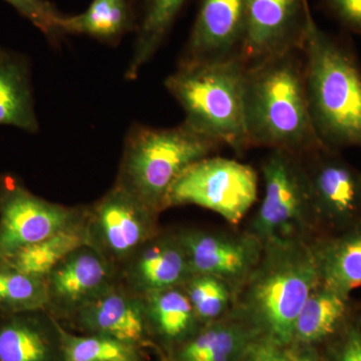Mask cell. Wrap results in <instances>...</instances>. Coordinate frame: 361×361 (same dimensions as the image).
Wrapping results in <instances>:
<instances>
[{"mask_svg": "<svg viewBox=\"0 0 361 361\" xmlns=\"http://www.w3.org/2000/svg\"><path fill=\"white\" fill-rule=\"evenodd\" d=\"M316 134L327 148H361V70L344 40L311 18L302 47Z\"/></svg>", "mask_w": 361, "mask_h": 361, "instance_id": "cell-2", "label": "cell"}, {"mask_svg": "<svg viewBox=\"0 0 361 361\" xmlns=\"http://www.w3.org/2000/svg\"><path fill=\"white\" fill-rule=\"evenodd\" d=\"M16 9L49 40L61 37V20L65 14L49 0H1Z\"/></svg>", "mask_w": 361, "mask_h": 361, "instance_id": "cell-29", "label": "cell"}, {"mask_svg": "<svg viewBox=\"0 0 361 361\" xmlns=\"http://www.w3.org/2000/svg\"><path fill=\"white\" fill-rule=\"evenodd\" d=\"M63 361H140L137 348L102 334L75 336L58 323Z\"/></svg>", "mask_w": 361, "mask_h": 361, "instance_id": "cell-26", "label": "cell"}, {"mask_svg": "<svg viewBox=\"0 0 361 361\" xmlns=\"http://www.w3.org/2000/svg\"><path fill=\"white\" fill-rule=\"evenodd\" d=\"M269 253L254 271L245 307L280 345L294 339V329L304 303L322 282L316 252L298 242L268 245Z\"/></svg>", "mask_w": 361, "mask_h": 361, "instance_id": "cell-5", "label": "cell"}, {"mask_svg": "<svg viewBox=\"0 0 361 361\" xmlns=\"http://www.w3.org/2000/svg\"><path fill=\"white\" fill-rule=\"evenodd\" d=\"M158 213L115 184L87 210L90 246L120 271L121 266L140 247L158 234Z\"/></svg>", "mask_w": 361, "mask_h": 361, "instance_id": "cell-8", "label": "cell"}, {"mask_svg": "<svg viewBox=\"0 0 361 361\" xmlns=\"http://www.w3.org/2000/svg\"><path fill=\"white\" fill-rule=\"evenodd\" d=\"M178 238L186 251L193 275L235 279L250 272L258 262L255 241L194 230L178 234Z\"/></svg>", "mask_w": 361, "mask_h": 361, "instance_id": "cell-16", "label": "cell"}, {"mask_svg": "<svg viewBox=\"0 0 361 361\" xmlns=\"http://www.w3.org/2000/svg\"><path fill=\"white\" fill-rule=\"evenodd\" d=\"M0 361H63L54 316L47 310L0 311Z\"/></svg>", "mask_w": 361, "mask_h": 361, "instance_id": "cell-17", "label": "cell"}, {"mask_svg": "<svg viewBox=\"0 0 361 361\" xmlns=\"http://www.w3.org/2000/svg\"><path fill=\"white\" fill-rule=\"evenodd\" d=\"M286 355L288 361H317L312 355L297 353V351H286Z\"/></svg>", "mask_w": 361, "mask_h": 361, "instance_id": "cell-33", "label": "cell"}, {"mask_svg": "<svg viewBox=\"0 0 361 361\" xmlns=\"http://www.w3.org/2000/svg\"><path fill=\"white\" fill-rule=\"evenodd\" d=\"M87 209L52 203L13 175H0V259L84 219Z\"/></svg>", "mask_w": 361, "mask_h": 361, "instance_id": "cell-9", "label": "cell"}, {"mask_svg": "<svg viewBox=\"0 0 361 361\" xmlns=\"http://www.w3.org/2000/svg\"><path fill=\"white\" fill-rule=\"evenodd\" d=\"M85 219L87 215L80 222L0 259V263L30 276L45 279L71 252L90 245Z\"/></svg>", "mask_w": 361, "mask_h": 361, "instance_id": "cell-21", "label": "cell"}, {"mask_svg": "<svg viewBox=\"0 0 361 361\" xmlns=\"http://www.w3.org/2000/svg\"><path fill=\"white\" fill-rule=\"evenodd\" d=\"M327 13L349 32L361 35V0H322Z\"/></svg>", "mask_w": 361, "mask_h": 361, "instance_id": "cell-30", "label": "cell"}, {"mask_svg": "<svg viewBox=\"0 0 361 361\" xmlns=\"http://www.w3.org/2000/svg\"><path fill=\"white\" fill-rule=\"evenodd\" d=\"M337 361H361L360 327H349L339 348Z\"/></svg>", "mask_w": 361, "mask_h": 361, "instance_id": "cell-32", "label": "cell"}, {"mask_svg": "<svg viewBox=\"0 0 361 361\" xmlns=\"http://www.w3.org/2000/svg\"><path fill=\"white\" fill-rule=\"evenodd\" d=\"M237 361H288L286 351L280 344L267 338L265 341H253L247 346Z\"/></svg>", "mask_w": 361, "mask_h": 361, "instance_id": "cell-31", "label": "cell"}, {"mask_svg": "<svg viewBox=\"0 0 361 361\" xmlns=\"http://www.w3.org/2000/svg\"><path fill=\"white\" fill-rule=\"evenodd\" d=\"M45 279L30 276L0 263V311L16 313L47 310Z\"/></svg>", "mask_w": 361, "mask_h": 361, "instance_id": "cell-27", "label": "cell"}, {"mask_svg": "<svg viewBox=\"0 0 361 361\" xmlns=\"http://www.w3.org/2000/svg\"><path fill=\"white\" fill-rule=\"evenodd\" d=\"M315 252L324 286L346 296L361 287V220Z\"/></svg>", "mask_w": 361, "mask_h": 361, "instance_id": "cell-22", "label": "cell"}, {"mask_svg": "<svg viewBox=\"0 0 361 361\" xmlns=\"http://www.w3.org/2000/svg\"><path fill=\"white\" fill-rule=\"evenodd\" d=\"M149 331L169 343L185 342L200 322L182 286L152 292L142 297Z\"/></svg>", "mask_w": 361, "mask_h": 361, "instance_id": "cell-23", "label": "cell"}, {"mask_svg": "<svg viewBox=\"0 0 361 361\" xmlns=\"http://www.w3.org/2000/svg\"><path fill=\"white\" fill-rule=\"evenodd\" d=\"M253 341L238 323L209 322L183 342L176 361H237Z\"/></svg>", "mask_w": 361, "mask_h": 361, "instance_id": "cell-24", "label": "cell"}, {"mask_svg": "<svg viewBox=\"0 0 361 361\" xmlns=\"http://www.w3.org/2000/svg\"><path fill=\"white\" fill-rule=\"evenodd\" d=\"M258 195V176L251 166L231 159L206 157L188 167L171 187L165 209L196 205L239 224Z\"/></svg>", "mask_w": 361, "mask_h": 361, "instance_id": "cell-7", "label": "cell"}, {"mask_svg": "<svg viewBox=\"0 0 361 361\" xmlns=\"http://www.w3.org/2000/svg\"><path fill=\"white\" fill-rule=\"evenodd\" d=\"M0 126L30 134L39 130L30 61L6 47H0Z\"/></svg>", "mask_w": 361, "mask_h": 361, "instance_id": "cell-18", "label": "cell"}, {"mask_svg": "<svg viewBox=\"0 0 361 361\" xmlns=\"http://www.w3.org/2000/svg\"><path fill=\"white\" fill-rule=\"evenodd\" d=\"M120 274L123 286L141 297L182 286L193 275L178 235L159 233L121 266Z\"/></svg>", "mask_w": 361, "mask_h": 361, "instance_id": "cell-14", "label": "cell"}, {"mask_svg": "<svg viewBox=\"0 0 361 361\" xmlns=\"http://www.w3.org/2000/svg\"><path fill=\"white\" fill-rule=\"evenodd\" d=\"M120 271L94 247L71 252L45 278L51 315L73 316L120 281Z\"/></svg>", "mask_w": 361, "mask_h": 361, "instance_id": "cell-12", "label": "cell"}, {"mask_svg": "<svg viewBox=\"0 0 361 361\" xmlns=\"http://www.w3.org/2000/svg\"><path fill=\"white\" fill-rule=\"evenodd\" d=\"M348 310V296L320 285L308 297L299 313L294 339L312 343L326 338L341 326Z\"/></svg>", "mask_w": 361, "mask_h": 361, "instance_id": "cell-25", "label": "cell"}, {"mask_svg": "<svg viewBox=\"0 0 361 361\" xmlns=\"http://www.w3.org/2000/svg\"><path fill=\"white\" fill-rule=\"evenodd\" d=\"M200 322H212L224 312L230 294L224 280L210 275H192L182 285Z\"/></svg>", "mask_w": 361, "mask_h": 361, "instance_id": "cell-28", "label": "cell"}, {"mask_svg": "<svg viewBox=\"0 0 361 361\" xmlns=\"http://www.w3.org/2000/svg\"><path fill=\"white\" fill-rule=\"evenodd\" d=\"M244 110L249 148L303 156L324 146L311 116L302 51L247 66Z\"/></svg>", "mask_w": 361, "mask_h": 361, "instance_id": "cell-1", "label": "cell"}, {"mask_svg": "<svg viewBox=\"0 0 361 361\" xmlns=\"http://www.w3.org/2000/svg\"><path fill=\"white\" fill-rule=\"evenodd\" d=\"M135 28L137 11L133 0H92L84 13L63 16L61 20L63 35H87L110 45L118 44Z\"/></svg>", "mask_w": 361, "mask_h": 361, "instance_id": "cell-20", "label": "cell"}, {"mask_svg": "<svg viewBox=\"0 0 361 361\" xmlns=\"http://www.w3.org/2000/svg\"><path fill=\"white\" fill-rule=\"evenodd\" d=\"M189 0H139L137 28L132 58L126 71L127 80H135L154 58L172 30Z\"/></svg>", "mask_w": 361, "mask_h": 361, "instance_id": "cell-19", "label": "cell"}, {"mask_svg": "<svg viewBox=\"0 0 361 361\" xmlns=\"http://www.w3.org/2000/svg\"><path fill=\"white\" fill-rule=\"evenodd\" d=\"M312 18L307 0H247L240 59L247 68L280 54L302 51Z\"/></svg>", "mask_w": 361, "mask_h": 361, "instance_id": "cell-10", "label": "cell"}, {"mask_svg": "<svg viewBox=\"0 0 361 361\" xmlns=\"http://www.w3.org/2000/svg\"><path fill=\"white\" fill-rule=\"evenodd\" d=\"M360 329H361V322H360Z\"/></svg>", "mask_w": 361, "mask_h": 361, "instance_id": "cell-34", "label": "cell"}, {"mask_svg": "<svg viewBox=\"0 0 361 361\" xmlns=\"http://www.w3.org/2000/svg\"><path fill=\"white\" fill-rule=\"evenodd\" d=\"M220 147L184 123L170 129L135 123L126 137L116 184L160 212L177 178Z\"/></svg>", "mask_w": 361, "mask_h": 361, "instance_id": "cell-4", "label": "cell"}, {"mask_svg": "<svg viewBox=\"0 0 361 361\" xmlns=\"http://www.w3.org/2000/svg\"><path fill=\"white\" fill-rule=\"evenodd\" d=\"M247 0H201L179 65L240 59Z\"/></svg>", "mask_w": 361, "mask_h": 361, "instance_id": "cell-13", "label": "cell"}, {"mask_svg": "<svg viewBox=\"0 0 361 361\" xmlns=\"http://www.w3.org/2000/svg\"><path fill=\"white\" fill-rule=\"evenodd\" d=\"M246 66L240 59L179 65L165 85L185 113V125L242 153L249 149L244 110Z\"/></svg>", "mask_w": 361, "mask_h": 361, "instance_id": "cell-3", "label": "cell"}, {"mask_svg": "<svg viewBox=\"0 0 361 361\" xmlns=\"http://www.w3.org/2000/svg\"><path fill=\"white\" fill-rule=\"evenodd\" d=\"M262 173L264 197L254 220L257 237L267 245L298 242L304 225L316 219L302 158L283 149H271Z\"/></svg>", "mask_w": 361, "mask_h": 361, "instance_id": "cell-6", "label": "cell"}, {"mask_svg": "<svg viewBox=\"0 0 361 361\" xmlns=\"http://www.w3.org/2000/svg\"><path fill=\"white\" fill-rule=\"evenodd\" d=\"M80 329L134 345L146 343L149 329L142 297L116 283L73 315Z\"/></svg>", "mask_w": 361, "mask_h": 361, "instance_id": "cell-15", "label": "cell"}, {"mask_svg": "<svg viewBox=\"0 0 361 361\" xmlns=\"http://www.w3.org/2000/svg\"><path fill=\"white\" fill-rule=\"evenodd\" d=\"M310 178L316 218L339 229L361 220V173L336 149L323 146L301 156Z\"/></svg>", "mask_w": 361, "mask_h": 361, "instance_id": "cell-11", "label": "cell"}]
</instances>
